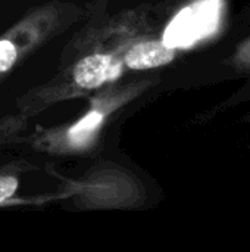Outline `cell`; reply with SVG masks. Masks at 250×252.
<instances>
[{
  "label": "cell",
  "instance_id": "obj_1",
  "mask_svg": "<svg viewBox=\"0 0 250 252\" xmlns=\"http://www.w3.org/2000/svg\"><path fill=\"white\" fill-rule=\"evenodd\" d=\"M121 71V65L109 55H90L81 59L75 69L74 78L80 87L96 89L103 83L115 78Z\"/></svg>",
  "mask_w": 250,
  "mask_h": 252
},
{
  "label": "cell",
  "instance_id": "obj_2",
  "mask_svg": "<svg viewBox=\"0 0 250 252\" xmlns=\"http://www.w3.org/2000/svg\"><path fill=\"white\" fill-rule=\"evenodd\" d=\"M175 56L171 46L162 41L139 43L125 55V63L133 69H149L169 63Z\"/></svg>",
  "mask_w": 250,
  "mask_h": 252
},
{
  "label": "cell",
  "instance_id": "obj_3",
  "mask_svg": "<svg viewBox=\"0 0 250 252\" xmlns=\"http://www.w3.org/2000/svg\"><path fill=\"white\" fill-rule=\"evenodd\" d=\"M100 123H102V114H99L96 111L94 112H90L87 117H84L80 123H77L69 130V139L75 145L85 143L93 136V133L100 126Z\"/></svg>",
  "mask_w": 250,
  "mask_h": 252
},
{
  "label": "cell",
  "instance_id": "obj_4",
  "mask_svg": "<svg viewBox=\"0 0 250 252\" xmlns=\"http://www.w3.org/2000/svg\"><path fill=\"white\" fill-rule=\"evenodd\" d=\"M16 59V47L7 40L0 41V72L7 71Z\"/></svg>",
  "mask_w": 250,
  "mask_h": 252
},
{
  "label": "cell",
  "instance_id": "obj_5",
  "mask_svg": "<svg viewBox=\"0 0 250 252\" xmlns=\"http://www.w3.org/2000/svg\"><path fill=\"white\" fill-rule=\"evenodd\" d=\"M18 188V180L9 176H0V204L9 199Z\"/></svg>",
  "mask_w": 250,
  "mask_h": 252
},
{
  "label": "cell",
  "instance_id": "obj_6",
  "mask_svg": "<svg viewBox=\"0 0 250 252\" xmlns=\"http://www.w3.org/2000/svg\"><path fill=\"white\" fill-rule=\"evenodd\" d=\"M234 62L242 65V66H250V38L239 47L236 58H234Z\"/></svg>",
  "mask_w": 250,
  "mask_h": 252
}]
</instances>
